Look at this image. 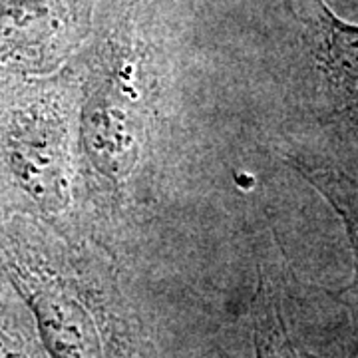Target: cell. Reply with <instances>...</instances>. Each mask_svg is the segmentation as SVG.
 <instances>
[{"instance_id": "6da1fadb", "label": "cell", "mask_w": 358, "mask_h": 358, "mask_svg": "<svg viewBox=\"0 0 358 358\" xmlns=\"http://www.w3.org/2000/svg\"><path fill=\"white\" fill-rule=\"evenodd\" d=\"M140 102L136 64L128 48H115L84 114V145L90 164L112 185H122L140 159Z\"/></svg>"}, {"instance_id": "7a4b0ae2", "label": "cell", "mask_w": 358, "mask_h": 358, "mask_svg": "<svg viewBox=\"0 0 358 358\" xmlns=\"http://www.w3.org/2000/svg\"><path fill=\"white\" fill-rule=\"evenodd\" d=\"M8 159L14 178L42 211L64 209L70 201V154L60 103L38 100L14 115Z\"/></svg>"}, {"instance_id": "3957f363", "label": "cell", "mask_w": 358, "mask_h": 358, "mask_svg": "<svg viewBox=\"0 0 358 358\" xmlns=\"http://www.w3.org/2000/svg\"><path fill=\"white\" fill-rule=\"evenodd\" d=\"M14 275L52 357L120 358L108 322L100 319L98 308L76 287L30 268L18 267Z\"/></svg>"}, {"instance_id": "277c9868", "label": "cell", "mask_w": 358, "mask_h": 358, "mask_svg": "<svg viewBox=\"0 0 358 358\" xmlns=\"http://www.w3.org/2000/svg\"><path fill=\"white\" fill-rule=\"evenodd\" d=\"M72 44L62 0H8L0 8V62L20 70L58 64Z\"/></svg>"}, {"instance_id": "5b68a950", "label": "cell", "mask_w": 358, "mask_h": 358, "mask_svg": "<svg viewBox=\"0 0 358 358\" xmlns=\"http://www.w3.org/2000/svg\"><path fill=\"white\" fill-rule=\"evenodd\" d=\"M291 166L307 179L310 187H315L324 197V201L333 207L334 213L345 225L357 265V281L348 289V294L358 334V178L345 171L343 167L310 164L305 159H291Z\"/></svg>"}, {"instance_id": "8992f818", "label": "cell", "mask_w": 358, "mask_h": 358, "mask_svg": "<svg viewBox=\"0 0 358 358\" xmlns=\"http://www.w3.org/2000/svg\"><path fill=\"white\" fill-rule=\"evenodd\" d=\"M255 358H303L289 334L281 301L271 282L261 277L253 301Z\"/></svg>"}]
</instances>
